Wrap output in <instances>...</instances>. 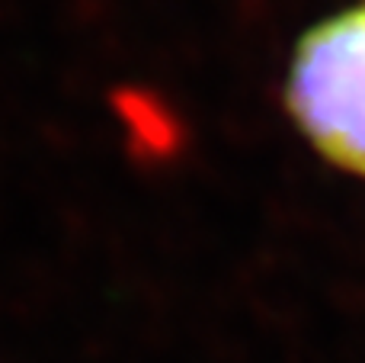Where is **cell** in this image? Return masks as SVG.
Returning a JSON list of instances; mask_svg holds the SVG:
<instances>
[{
    "label": "cell",
    "mask_w": 365,
    "mask_h": 363,
    "mask_svg": "<svg viewBox=\"0 0 365 363\" xmlns=\"http://www.w3.org/2000/svg\"><path fill=\"white\" fill-rule=\"evenodd\" d=\"M289 106L324 158L365 174V4L324 19L298 42Z\"/></svg>",
    "instance_id": "cell-1"
}]
</instances>
